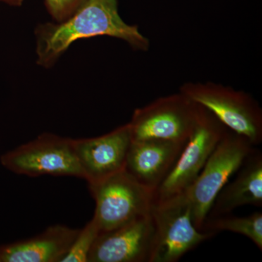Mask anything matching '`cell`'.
I'll return each instance as SVG.
<instances>
[{
    "label": "cell",
    "instance_id": "cell-1",
    "mask_svg": "<svg viewBox=\"0 0 262 262\" xmlns=\"http://www.w3.org/2000/svg\"><path fill=\"white\" fill-rule=\"evenodd\" d=\"M101 36L125 41L133 49L149 51V39L136 25L122 20L117 0H84L59 24L40 26L37 31V63L50 67L75 41Z\"/></svg>",
    "mask_w": 262,
    "mask_h": 262
},
{
    "label": "cell",
    "instance_id": "cell-10",
    "mask_svg": "<svg viewBox=\"0 0 262 262\" xmlns=\"http://www.w3.org/2000/svg\"><path fill=\"white\" fill-rule=\"evenodd\" d=\"M155 237L150 213L116 229L100 232L89 262H151Z\"/></svg>",
    "mask_w": 262,
    "mask_h": 262
},
{
    "label": "cell",
    "instance_id": "cell-17",
    "mask_svg": "<svg viewBox=\"0 0 262 262\" xmlns=\"http://www.w3.org/2000/svg\"><path fill=\"white\" fill-rule=\"evenodd\" d=\"M24 0H0V2L6 3L12 6H20L23 4Z\"/></svg>",
    "mask_w": 262,
    "mask_h": 262
},
{
    "label": "cell",
    "instance_id": "cell-6",
    "mask_svg": "<svg viewBox=\"0 0 262 262\" xmlns=\"http://www.w3.org/2000/svg\"><path fill=\"white\" fill-rule=\"evenodd\" d=\"M227 127L199 105L192 134L166 179L153 193V204L185 192L198 178Z\"/></svg>",
    "mask_w": 262,
    "mask_h": 262
},
{
    "label": "cell",
    "instance_id": "cell-16",
    "mask_svg": "<svg viewBox=\"0 0 262 262\" xmlns=\"http://www.w3.org/2000/svg\"><path fill=\"white\" fill-rule=\"evenodd\" d=\"M84 0H46L50 14L61 22L70 17Z\"/></svg>",
    "mask_w": 262,
    "mask_h": 262
},
{
    "label": "cell",
    "instance_id": "cell-8",
    "mask_svg": "<svg viewBox=\"0 0 262 262\" xmlns=\"http://www.w3.org/2000/svg\"><path fill=\"white\" fill-rule=\"evenodd\" d=\"M3 167L18 175L83 179L72 139L44 134L0 157Z\"/></svg>",
    "mask_w": 262,
    "mask_h": 262
},
{
    "label": "cell",
    "instance_id": "cell-7",
    "mask_svg": "<svg viewBox=\"0 0 262 262\" xmlns=\"http://www.w3.org/2000/svg\"><path fill=\"white\" fill-rule=\"evenodd\" d=\"M199 104L182 93L158 98L133 115V141L164 140L186 142L192 134Z\"/></svg>",
    "mask_w": 262,
    "mask_h": 262
},
{
    "label": "cell",
    "instance_id": "cell-15",
    "mask_svg": "<svg viewBox=\"0 0 262 262\" xmlns=\"http://www.w3.org/2000/svg\"><path fill=\"white\" fill-rule=\"evenodd\" d=\"M100 233L94 219L86 224L69 250L61 262H89V257L95 241Z\"/></svg>",
    "mask_w": 262,
    "mask_h": 262
},
{
    "label": "cell",
    "instance_id": "cell-14",
    "mask_svg": "<svg viewBox=\"0 0 262 262\" xmlns=\"http://www.w3.org/2000/svg\"><path fill=\"white\" fill-rule=\"evenodd\" d=\"M201 231L217 234L222 231L235 232L246 236L262 249V213L256 212L248 216L229 214L206 218Z\"/></svg>",
    "mask_w": 262,
    "mask_h": 262
},
{
    "label": "cell",
    "instance_id": "cell-4",
    "mask_svg": "<svg viewBox=\"0 0 262 262\" xmlns=\"http://www.w3.org/2000/svg\"><path fill=\"white\" fill-rule=\"evenodd\" d=\"M155 237L151 262L178 261L185 253L215 235L196 228L186 192L153 204Z\"/></svg>",
    "mask_w": 262,
    "mask_h": 262
},
{
    "label": "cell",
    "instance_id": "cell-5",
    "mask_svg": "<svg viewBox=\"0 0 262 262\" xmlns=\"http://www.w3.org/2000/svg\"><path fill=\"white\" fill-rule=\"evenodd\" d=\"M89 185L96 202L93 219L100 232L116 229L151 213L153 192L125 170Z\"/></svg>",
    "mask_w": 262,
    "mask_h": 262
},
{
    "label": "cell",
    "instance_id": "cell-3",
    "mask_svg": "<svg viewBox=\"0 0 262 262\" xmlns=\"http://www.w3.org/2000/svg\"><path fill=\"white\" fill-rule=\"evenodd\" d=\"M253 149L246 137L229 129L226 130L198 178L185 191L196 229L201 231L215 198Z\"/></svg>",
    "mask_w": 262,
    "mask_h": 262
},
{
    "label": "cell",
    "instance_id": "cell-11",
    "mask_svg": "<svg viewBox=\"0 0 262 262\" xmlns=\"http://www.w3.org/2000/svg\"><path fill=\"white\" fill-rule=\"evenodd\" d=\"M186 143L187 141H132L125 170L154 193L171 171Z\"/></svg>",
    "mask_w": 262,
    "mask_h": 262
},
{
    "label": "cell",
    "instance_id": "cell-12",
    "mask_svg": "<svg viewBox=\"0 0 262 262\" xmlns=\"http://www.w3.org/2000/svg\"><path fill=\"white\" fill-rule=\"evenodd\" d=\"M80 230L52 225L37 236L0 246V262H61Z\"/></svg>",
    "mask_w": 262,
    "mask_h": 262
},
{
    "label": "cell",
    "instance_id": "cell-2",
    "mask_svg": "<svg viewBox=\"0 0 262 262\" xmlns=\"http://www.w3.org/2000/svg\"><path fill=\"white\" fill-rule=\"evenodd\" d=\"M179 92L206 108L227 129L246 137L253 146L262 141V110L243 91L213 82H186Z\"/></svg>",
    "mask_w": 262,
    "mask_h": 262
},
{
    "label": "cell",
    "instance_id": "cell-9",
    "mask_svg": "<svg viewBox=\"0 0 262 262\" xmlns=\"http://www.w3.org/2000/svg\"><path fill=\"white\" fill-rule=\"evenodd\" d=\"M131 142L129 123L98 137L72 139L84 179L94 184L125 170Z\"/></svg>",
    "mask_w": 262,
    "mask_h": 262
},
{
    "label": "cell",
    "instance_id": "cell-13",
    "mask_svg": "<svg viewBox=\"0 0 262 262\" xmlns=\"http://www.w3.org/2000/svg\"><path fill=\"white\" fill-rule=\"evenodd\" d=\"M237 172L236 178L221 189L206 218L229 214L245 205L262 206L261 151L253 149Z\"/></svg>",
    "mask_w": 262,
    "mask_h": 262
}]
</instances>
